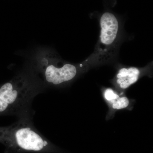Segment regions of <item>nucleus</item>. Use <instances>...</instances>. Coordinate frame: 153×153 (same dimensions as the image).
Masks as SVG:
<instances>
[{
	"label": "nucleus",
	"instance_id": "4",
	"mask_svg": "<svg viewBox=\"0 0 153 153\" xmlns=\"http://www.w3.org/2000/svg\"><path fill=\"white\" fill-rule=\"evenodd\" d=\"M101 27L100 42L103 45L109 46L115 40L119 29V23L114 15L106 12L102 14L100 20Z\"/></svg>",
	"mask_w": 153,
	"mask_h": 153
},
{
	"label": "nucleus",
	"instance_id": "7",
	"mask_svg": "<svg viewBox=\"0 0 153 153\" xmlns=\"http://www.w3.org/2000/svg\"><path fill=\"white\" fill-rule=\"evenodd\" d=\"M104 97L107 101L111 103L119 98L120 96L111 88H107L104 91Z\"/></svg>",
	"mask_w": 153,
	"mask_h": 153
},
{
	"label": "nucleus",
	"instance_id": "1",
	"mask_svg": "<svg viewBox=\"0 0 153 153\" xmlns=\"http://www.w3.org/2000/svg\"><path fill=\"white\" fill-rule=\"evenodd\" d=\"M31 119L20 118L11 126L0 127V143L6 147L7 153H63L38 131Z\"/></svg>",
	"mask_w": 153,
	"mask_h": 153
},
{
	"label": "nucleus",
	"instance_id": "2",
	"mask_svg": "<svg viewBox=\"0 0 153 153\" xmlns=\"http://www.w3.org/2000/svg\"><path fill=\"white\" fill-rule=\"evenodd\" d=\"M38 91L25 79L7 82L0 88V115L31 118V105Z\"/></svg>",
	"mask_w": 153,
	"mask_h": 153
},
{
	"label": "nucleus",
	"instance_id": "5",
	"mask_svg": "<svg viewBox=\"0 0 153 153\" xmlns=\"http://www.w3.org/2000/svg\"><path fill=\"white\" fill-rule=\"evenodd\" d=\"M140 71L136 67L121 68L116 76L115 82L119 89L125 90L137 81Z\"/></svg>",
	"mask_w": 153,
	"mask_h": 153
},
{
	"label": "nucleus",
	"instance_id": "3",
	"mask_svg": "<svg viewBox=\"0 0 153 153\" xmlns=\"http://www.w3.org/2000/svg\"><path fill=\"white\" fill-rule=\"evenodd\" d=\"M45 74L47 82L59 85L73 79L77 74V69L70 64H65L60 68L51 65L46 68Z\"/></svg>",
	"mask_w": 153,
	"mask_h": 153
},
{
	"label": "nucleus",
	"instance_id": "6",
	"mask_svg": "<svg viewBox=\"0 0 153 153\" xmlns=\"http://www.w3.org/2000/svg\"><path fill=\"white\" fill-rule=\"evenodd\" d=\"M129 100L126 97H120L117 99L111 102V108L113 109L120 110L126 108L129 104Z\"/></svg>",
	"mask_w": 153,
	"mask_h": 153
}]
</instances>
